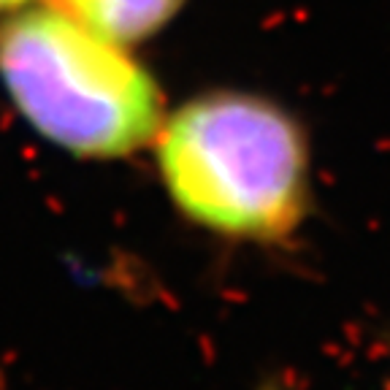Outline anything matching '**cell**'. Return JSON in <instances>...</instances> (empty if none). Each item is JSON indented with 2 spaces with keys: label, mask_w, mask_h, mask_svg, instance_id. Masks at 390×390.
Here are the masks:
<instances>
[{
  "label": "cell",
  "mask_w": 390,
  "mask_h": 390,
  "mask_svg": "<svg viewBox=\"0 0 390 390\" xmlns=\"http://www.w3.org/2000/svg\"><path fill=\"white\" fill-rule=\"evenodd\" d=\"M101 35L130 46L165 28L184 0H46Z\"/></svg>",
  "instance_id": "3"
},
{
  "label": "cell",
  "mask_w": 390,
  "mask_h": 390,
  "mask_svg": "<svg viewBox=\"0 0 390 390\" xmlns=\"http://www.w3.org/2000/svg\"><path fill=\"white\" fill-rule=\"evenodd\" d=\"M30 0H0V16L6 14H14V11H19V9H25Z\"/></svg>",
  "instance_id": "4"
},
{
  "label": "cell",
  "mask_w": 390,
  "mask_h": 390,
  "mask_svg": "<svg viewBox=\"0 0 390 390\" xmlns=\"http://www.w3.org/2000/svg\"><path fill=\"white\" fill-rule=\"evenodd\" d=\"M168 198L190 223L255 244L290 239L309 209V150L285 108L214 90L182 104L155 135Z\"/></svg>",
  "instance_id": "1"
},
{
  "label": "cell",
  "mask_w": 390,
  "mask_h": 390,
  "mask_svg": "<svg viewBox=\"0 0 390 390\" xmlns=\"http://www.w3.org/2000/svg\"><path fill=\"white\" fill-rule=\"evenodd\" d=\"M0 84L35 133L76 157H128L165 120L163 92L128 46L49 3L0 22Z\"/></svg>",
  "instance_id": "2"
}]
</instances>
